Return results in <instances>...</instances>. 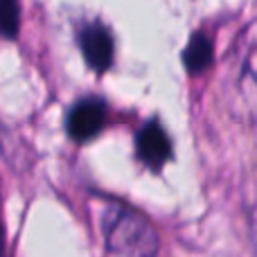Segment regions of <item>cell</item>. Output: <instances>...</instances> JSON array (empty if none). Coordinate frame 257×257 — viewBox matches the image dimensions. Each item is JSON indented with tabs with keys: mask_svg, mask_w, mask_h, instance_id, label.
<instances>
[{
	"mask_svg": "<svg viewBox=\"0 0 257 257\" xmlns=\"http://www.w3.org/2000/svg\"><path fill=\"white\" fill-rule=\"evenodd\" d=\"M106 122V104L99 97H86L68 113V133L72 140L84 142L102 131Z\"/></svg>",
	"mask_w": 257,
	"mask_h": 257,
	"instance_id": "4",
	"label": "cell"
},
{
	"mask_svg": "<svg viewBox=\"0 0 257 257\" xmlns=\"http://www.w3.org/2000/svg\"><path fill=\"white\" fill-rule=\"evenodd\" d=\"M212 57H214V52H212L210 39L203 34H194L190 39V43H187L185 52H183V63H185V68L192 75H199V72L210 68Z\"/></svg>",
	"mask_w": 257,
	"mask_h": 257,
	"instance_id": "6",
	"label": "cell"
},
{
	"mask_svg": "<svg viewBox=\"0 0 257 257\" xmlns=\"http://www.w3.org/2000/svg\"><path fill=\"white\" fill-rule=\"evenodd\" d=\"M106 250L113 255H154L160 241L151 223L136 210L113 203L102 214Z\"/></svg>",
	"mask_w": 257,
	"mask_h": 257,
	"instance_id": "2",
	"label": "cell"
},
{
	"mask_svg": "<svg viewBox=\"0 0 257 257\" xmlns=\"http://www.w3.org/2000/svg\"><path fill=\"white\" fill-rule=\"evenodd\" d=\"M77 41H79V50L86 63L95 72H104L111 68L115 45H113V36L108 27H104L102 23H86V25H81Z\"/></svg>",
	"mask_w": 257,
	"mask_h": 257,
	"instance_id": "3",
	"label": "cell"
},
{
	"mask_svg": "<svg viewBox=\"0 0 257 257\" xmlns=\"http://www.w3.org/2000/svg\"><path fill=\"white\" fill-rule=\"evenodd\" d=\"M5 248V226H3V217H0V253Z\"/></svg>",
	"mask_w": 257,
	"mask_h": 257,
	"instance_id": "8",
	"label": "cell"
},
{
	"mask_svg": "<svg viewBox=\"0 0 257 257\" xmlns=\"http://www.w3.org/2000/svg\"><path fill=\"white\" fill-rule=\"evenodd\" d=\"M221 99L230 117L257 128V21L237 34L221 70Z\"/></svg>",
	"mask_w": 257,
	"mask_h": 257,
	"instance_id": "1",
	"label": "cell"
},
{
	"mask_svg": "<svg viewBox=\"0 0 257 257\" xmlns=\"http://www.w3.org/2000/svg\"><path fill=\"white\" fill-rule=\"evenodd\" d=\"M138 158L151 169H160L172 158V140L158 120L147 122L136 136Z\"/></svg>",
	"mask_w": 257,
	"mask_h": 257,
	"instance_id": "5",
	"label": "cell"
},
{
	"mask_svg": "<svg viewBox=\"0 0 257 257\" xmlns=\"http://www.w3.org/2000/svg\"><path fill=\"white\" fill-rule=\"evenodd\" d=\"M18 23H21L18 0H0V34L14 39L18 34Z\"/></svg>",
	"mask_w": 257,
	"mask_h": 257,
	"instance_id": "7",
	"label": "cell"
}]
</instances>
